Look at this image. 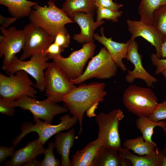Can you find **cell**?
Masks as SVG:
<instances>
[{
	"label": "cell",
	"mask_w": 166,
	"mask_h": 166,
	"mask_svg": "<svg viewBox=\"0 0 166 166\" xmlns=\"http://www.w3.org/2000/svg\"><path fill=\"white\" fill-rule=\"evenodd\" d=\"M161 166H166V155L163 160Z\"/></svg>",
	"instance_id": "42"
},
{
	"label": "cell",
	"mask_w": 166,
	"mask_h": 166,
	"mask_svg": "<svg viewBox=\"0 0 166 166\" xmlns=\"http://www.w3.org/2000/svg\"><path fill=\"white\" fill-rule=\"evenodd\" d=\"M161 73L164 77L165 78L166 80V69L162 71L161 72Z\"/></svg>",
	"instance_id": "43"
},
{
	"label": "cell",
	"mask_w": 166,
	"mask_h": 166,
	"mask_svg": "<svg viewBox=\"0 0 166 166\" xmlns=\"http://www.w3.org/2000/svg\"><path fill=\"white\" fill-rule=\"evenodd\" d=\"M14 107L11 105V103L6 100L0 99V112L9 117L14 115Z\"/></svg>",
	"instance_id": "36"
},
{
	"label": "cell",
	"mask_w": 166,
	"mask_h": 166,
	"mask_svg": "<svg viewBox=\"0 0 166 166\" xmlns=\"http://www.w3.org/2000/svg\"><path fill=\"white\" fill-rule=\"evenodd\" d=\"M117 0H115V1H117Z\"/></svg>",
	"instance_id": "47"
},
{
	"label": "cell",
	"mask_w": 166,
	"mask_h": 166,
	"mask_svg": "<svg viewBox=\"0 0 166 166\" xmlns=\"http://www.w3.org/2000/svg\"><path fill=\"white\" fill-rule=\"evenodd\" d=\"M104 31L103 27H101L100 32L101 36L96 33H94V39L104 46L118 67L123 71H127V67L122 60L123 59L126 58L130 40L126 43L116 42L112 40L111 38L106 37L104 34Z\"/></svg>",
	"instance_id": "17"
},
{
	"label": "cell",
	"mask_w": 166,
	"mask_h": 166,
	"mask_svg": "<svg viewBox=\"0 0 166 166\" xmlns=\"http://www.w3.org/2000/svg\"><path fill=\"white\" fill-rule=\"evenodd\" d=\"M118 151L119 156L129 160L133 166H161L166 155L163 149L160 150L156 148L153 153L143 156L134 155L129 150L121 147Z\"/></svg>",
	"instance_id": "19"
},
{
	"label": "cell",
	"mask_w": 166,
	"mask_h": 166,
	"mask_svg": "<svg viewBox=\"0 0 166 166\" xmlns=\"http://www.w3.org/2000/svg\"><path fill=\"white\" fill-rule=\"evenodd\" d=\"M124 148L132 150L138 156H143L153 153L157 145L155 142L152 143L144 140L142 136H140L133 139L125 140L123 144Z\"/></svg>",
	"instance_id": "24"
},
{
	"label": "cell",
	"mask_w": 166,
	"mask_h": 166,
	"mask_svg": "<svg viewBox=\"0 0 166 166\" xmlns=\"http://www.w3.org/2000/svg\"><path fill=\"white\" fill-rule=\"evenodd\" d=\"M25 42L19 59L24 61L31 56L43 53L54 41L55 38L43 29L30 23L23 29Z\"/></svg>",
	"instance_id": "12"
},
{
	"label": "cell",
	"mask_w": 166,
	"mask_h": 166,
	"mask_svg": "<svg viewBox=\"0 0 166 166\" xmlns=\"http://www.w3.org/2000/svg\"><path fill=\"white\" fill-rule=\"evenodd\" d=\"M54 143L53 142L48 143V147L44 153L45 156L41 161V166H59L61 165V161L56 158L53 154Z\"/></svg>",
	"instance_id": "30"
},
{
	"label": "cell",
	"mask_w": 166,
	"mask_h": 166,
	"mask_svg": "<svg viewBox=\"0 0 166 166\" xmlns=\"http://www.w3.org/2000/svg\"><path fill=\"white\" fill-rule=\"evenodd\" d=\"M44 86L48 99L57 103L77 87L65 73L53 62L45 73Z\"/></svg>",
	"instance_id": "6"
},
{
	"label": "cell",
	"mask_w": 166,
	"mask_h": 166,
	"mask_svg": "<svg viewBox=\"0 0 166 166\" xmlns=\"http://www.w3.org/2000/svg\"><path fill=\"white\" fill-rule=\"evenodd\" d=\"M17 18H6L0 15V24L1 27L6 29L11 24L15 22Z\"/></svg>",
	"instance_id": "38"
},
{
	"label": "cell",
	"mask_w": 166,
	"mask_h": 166,
	"mask_svg": "<svg viewBox=\"0 0 166 166\" xmlns=\"http://www.w3.org/2000/svg\"><path fill=\"white\" fill-rule=\"evenodd\" d=\"M0 29L4 36L0 42V57H4L1 68L6 70L16 54L23 49L25 35L23 30H17L14 26L8 29L0 27Z\"/></svg>",
	"instance_id": "13"
},
{
	"label": "cell",
	"mask_w": 166,
	"mask_h": 166,
	"mask_svg": "<svg viewBox=\"0 0 166 166\" xmlns=\"http://www.w3.org/2000/svg\"><path fill=\"white\" fill-rule=\"evenodd\" d=\"M16 145L9 147L7 146H0V163H2L8 156H12L14 153Z\"/></svg>",
	"instance_id": "37"
},
{
	"label": "cell",
	"mask_w": 166,
	"mask_h": 166,
	"mask_svg": "<svg viewBox=\"0 0 166 166\" xmlns=\"http://www.w3.org/2000/svg\"><path fill=\"white\" fill-rule=\"evenodd\" d=\"M127 23L129 31L131 34L130 39L134 40L138 37H141L155 47L156 56L159 58L161 57V48L164 41L161 34L152 25H149L141 20L128 19Z\"/></svg>",
	"instance_id": "14"
},
{
	"label": "cell",
	"mask_w": 166,
	"mask_h": 166,
	"mask_svg": "<svg viewBox=\"0 0 166 166\" xmlns=\"http://www.w3.org/2000/svg\"><path fill=\"white\" fill-rule=\"evenodd\" d=\"M95 49L93 42L85 43L81 48L72 52L67 57L61 56L52 59L70 79L75 80L83 73L85 66L88 60L93 57Z\"/></svg>",
	"instance_id": "10"
},
{
	"label": "cell",
	"mask_w": 166,
	"mask_h": 166,
	"mask_svg": "<svg viewBox=\"0 0 166 166\" xmlns=\"http://www.w3.org/2000/svg\"><path fill=\"white\" fill-rule=\"evenodd\" d=\"M122 99L127 109L139 117H148L158 104L156 96L151 89L134 85L125 89Z\"/></svg>",
	"instance_id": "3"
},
{
	"label": "cell",
	"mask_w": 166,
	"mask_h": 166,
	"mask_svg": "<svg viewBox=\"0 0 166 166\" xmlns=\"http://www.w3.org/2000/svg\"><path fill=\"white\" fill-rule=\"evenodd\" d=\"M164 146L165 147V148H163V150L164 151V152L166 153V143L164 145Z\"/></svg>",
	"instance_id": "44"
},
{
	"label": "cell",
	"mask_w": 166,
	"mask_h": 166,
	"mask_svg": "<svg viewBox=\"0 0 166 166\" xmlns=\"http://www.w3.org/2000/svg\"><path fill=\"white\" fill-rule=\"evenodd\" d=\"M152 25L162 35L166 41V4L162 5L154 12Z\"/></svg>",
	"instance_id": "28"
},
{
	"label": "cell",
	"mask_w": 166,
	"mask_h": 166,
	"mask_svg": "<svg viewBox=\"0 0 166 166\" xmlns=\"http://www.w3.org/2000/svg\"><path fill=\"white\" fill-rule=\"evenodd\" d=\"M96 13V21H100L105 19L113 22H117L118 18L122 15V11L99 7L97 8Z\"/></svg>",
	"instance_id": "29"
},
{
	"label": "cell",
	"mask_w": 166,
	"mask_h": 166,
	"mask_svg": "<svg viewBox=\"0 0 166 166\" xmlns=\"http://www.w3.org/2000/svg\"><path fill=\"white\" fill-rule=\"evenodd\" d=\"M102 146V142L98 138L89 142L83 149L77 151L73 156L72 166H92Z\"/></svg>",
	"instance_id": "22"
},
{
	"label": "cell",
	"mask_w": 166,
	"mask_h": 166,
	"mask_svg": "<svg viewBox=\"0 0 166 166\" xmlns=\"http://www.w3.org/2000/svg\"><path fill=\"white\" fill-rule=\"evenodd\" d=\"M161 57L163 59L166 58V41L164 40L162 44L161 48Z\"/></svg>",
	"instance_id": "41"
},
{
	"label": "cell",
	"mask_w": 166,
	"mask_h": 166,
	"mask_svg": "<svg viewBox=\"0 0 166 166\" xmlns=\"http://www.w3.org/2000/svg\"><path fill=\"white\" fill-rule=\"evenodd\" d=\"M60 120V123L56 125H52L45 121H42L40 119L35 122V124L29 122L23 123L21 127V133L13 140L12 144L15 145L18 144L27 134L34 132L38 134L40 141L44 145L52 136L61 131L71 129L78 121L75 117L73 116L71 117L69 114L62 116Z\"/></svg>",
	"instance_id": "5"
},
{
	"label": "cell",
	"mask_w": 166,
	"mask_h": 166,
	"mask_svg": "<svg viewBox=\"0 0 166 166\" xmlns=\"http://www.w3.org/2000/svg\"><path fill=\"white\" fill-rule=\"evenodd\" d=\"M11 105L15 108L19 107L24 110L30 111L33 114L34 122L41 119L49 124H51L56 115L68 112L66 108L47 98L38 101L26 95H22L11 102Z\"/></svg>",
	"instance_id": "7"
},
{
	"label": "cell",
	"mask_w": 166,
	"mask_h": 166,
	"mask_svg": "<svg viewBox=\"0 0 166 166\" xmlns=\"http://www.w3.org/2000/svg\"><path fill=\"white\" fill-rule=\"evenodd\" d=\"M50 59L43 53L33 55L27 61H21L15 56L5 71L8 74H14L19 70L25 71L35 79V87L43 92L45 90L44 71L48 67L50 63L47 61Z\"/></svg>",
	"instance_id": "11"
},
{
	"label": "cell",
	"mask_w": 166,
	"mask_h": 166,
	"mask_svg": "<svg viewBox=\"0 0 166 166\" xmlns=\"http://www.w3.org/2000/svg\"><path fill=\"white\" fill-rule=\"evenodd\" d=\"M166 4V0H141L138 8L140 20L149 25H152L154 11L160 6Z\"/></svg>",
	"instance_id": "26"
},
{
	"label": "cell",
	"mask_w": 166,
	"mask_h": 166,
	"mask_svg": "<svg viewBox=\"0 0 166 166\" xmlns=\"http://www.w3.org/2000/svg\"><path fill=\"white\" fill-rule=\"evenodd\" d=\"M69 16L80 27V33L75 34L73 38L77 42L80 44L93 43L94 31L105 23L104 21L103 20L95 22L93 20V12L86 13L75 12Z\"/></svg>",
	"instance_id": "16"
},
{
	"label": "cell",
	"mask_w": 166,
	"mask_h": 166,
	"mask_svg": "<svg viewBox=\"0 0 166 166\" xmlns=\"http://www.w3.org/2000/svg\"><path fill=\"white\" fill-rule=\"evenodd\" d=\"M98 103L94 104L90 107L87 111V116L89 117L95 116L96 115L94 113L96 109L97 108V106Z\"/></svg>",
	"instance_id": "40"
},
{
	"label": "cell",
	"mask_w": 166,
	"mask_h": 166,
	"mask_svg": "<svg viewBox=\"0 0 166 166\" xmlns=\"http://www.w3.org/2000/svg\"><path fill=\"white\" fill-rule=\"evenodd\" d=\"M124 117L122 110L114 109L108 113H102L96 116V120L99 131L98 138L102 146L118 150L121 147V142L118 131L119 122Z\"/></svg>",
	"instance_id": "9"
},
{
	"label": "cell",
	"mask_w": 166,
	"mask_h": 166,
	"mask_svg": "<svg viewBox=\"0 0 166 166\" xmlns=\"http://www.w3.org/2000/svg\"><path fill=\"white\" fill-rule=\"evenodd\" d=\"M37 4L27 0H0V4L7 7L10 14L17 19L29 16Z\"/></svg>",
	"instance_id": "23"
},
{
	"label": "cell",
	"mask_w": 166,
	"mask_h": 166,
	"mask_svg": "<svg viewBox=\"0 0 166 166\" xmlns=\"http://www.w3.org/2000/svg\"><path fill=\"white\" fill-rule=\"evenodd\" d=\"M118 150L110 147L102 146L92 166H132L128 159L118 155Z\"/></svg>",
	"instance_id": "21"
},
{
	"label": "cell",
	"mask_w": 166,
	"mask_h": 166,
	"mask_svg": "<svg viewBox=\"0 0 166 166\" xmlns=\"http://www.w3.org/2000/svg\"><path fill=\"white\" fill-rule=\"evenodd\" d=\"M39 140L38 138L28 142L24 147L20 148L14 151L10 160L3 164L6 166H22L36 157L44 154L46 149Z\"/></svg>",
	"instance_id": "18"
},
{
	"label": "cell",
	"mask_w": 166,
	"mask_h": 166,
	"mask_svg": "<svg viewBox=\"0 0 166 166\" xmlns=\"http://www.w3.org/2000/svg\"><path fill=\"white\" fill-rule=\"evenodd\" d=\"M164 129V132L166 133V127H165Z\"/></svg>",
	"instance_id": "45"
},
{
	"label": "cell",
	"mask_w": 166,
	"mask_h": 166,
	"mask_svg": "<svg viewBox=\"0 0 166 166\" xmlns=\"http://www.w3.org/2000/svg\"><path fill=\"white\" fill-rule=\"evenodd\" d=\"M97 9L95 0H65L61 8L68 16L75 12H93Z\"/></svg>",
	"instance_id": "25"
},
{
	"label": "cell",
	"mask_w": 166,
	"mask_h": 166,
	"mask_svg": "<svg viewBox=\"0 0 166 166\" xmlns=\"http://www.w3.org/2000/svg\"><path fill=\"white\" fill-rule=\"evenodd\" d=\"M105 86L104 82H94L88 85L83 84L77 87L62 99V101L66 108L78 120L79 135L82 130L85 112L94 104L103 101L107 94L105 90Z\"/></svg>",
	"instance_id": "1"
},
{
	"label": "cell",
	"mask_w": 166,
	"mask_h": 166,
	"mask_svg": "<svg viewBox=\"0 0 166 166\" xmlns=\"http://www.w3.org/2000/svg\"><path fill=\"white\" fill-rule=\"evenodd\" d=\"M64 50L65 49L61 47L53 42L45 50L43 54L48 55L52 59L53 57L61 56V52Z\"/></svg>",
	"instance_id": "35"
},
{
	"label": "cell",
	"mask_w": 166,
	"mask_h": 166,
	"mask_svg": "<svg viewBox=\"0 0 166 166\" xmlns=\"http://www.w3.org/2000/svg\"><path fill=\"white\" fill-rule=\"evenodd\" d=\"M14 74H8L7 76L0 73V99L11 103L20 96L26 95L37 97L35 85L30 80L28 73L23 70H19Z\"/></svg>",
	"instance_id": "4"
},
{
	"label": "cell",
	"mask_w": 166,
	"mask_h": 166,
	"mask_svg": "<svg viewBox=\"0 0 166 166\" xmlns=\"http://www.w3.org/2000/svg\"><path fill=\"white\" fill-rule=\"evenodd\" d=\"M130 41L126 59L133 65L134 67L132 71L128 70L125 81L128 83H132L135 79H140L145 82L148 87H151L157 82V79L144 68L142 62V55L138 51V45L135 40Z\"/></svg>",
	"instance_id": "15"
},
{
	"label": "cell",
	"mask_w": 166,
	"mask_h": 166,
	"mask_svg": "<svg viewBox=\"0 0 166 166\" xmlns=\"http://www.w3.org/2000/svg\"><path fill=\"white\" fill-rule=\"evenodd\" d=\"M42 162L35 159L32 160L23 164V166H41Z\"/></svg>",
	"instance_id": "39"
},
{
	"label": "cell",
	"mask_w": 166,
	"mask_h": 166,
	"mask_svg": "<svg viewBox=\"0 0 166 166\" xmlns=\"http://www.w3.org/2000/svg\"><path fill=\"white\" fill-rule=\"evenodd\" d=\"M70 37L68 33L61 32L55 36L54 42L63 48H68L70 42Z\"/></svg>",
	"instance_id": "33"
},
{
	"label": "cell",
	"mask_w": 166,
	"mask_h": 166,
	"mask_svg": "<svg viewBox=\"0 0 166 166\" xmlns=\"http://www.w3.org/2000/svg\"><path fill=\"white\" fill-rule=\"evenodd\" d=\"M47 3V6L37 4L33 7L29 16L30 23L43 29L54 38L59 32L68 33L65 25L75 22L53 0H49Z\"/></svg>",
	"instance_id": "2"
},
{
	"label": "cell",
	"mask_w": 166,
	"mask_h": 166,
	"mask_svg": "<svg viewBox=\"0 0 166 166\" xmlns=\"http://www.w3.org/2000/svg\"><path fill=\"white\" fill-rule=\"evenodd\" d=\"M117 67L105 47H104L97 55L92 57L82 75L76 79L71 80L75 85L93 78H110L116 75Z\"/></svg>",
	"instance_id": "8"
},
{
	"label": "cell",
	"mask_w": 166,
	"mask_h": 166,
	"mask_svg": "<svg viewBox=\"0 0 166 166\" xmlns=\"http://www.w3.org/2000/svg\"><path fill=\"white\" fill-rule=\"evenodd\" d=\"M95 5L97 7L103 8L113 10H118L123 6L122 4L114 2L113 0H95Z\"/></svg>",
	"instance_id": "32"
},
{
	"label": "cell",
	"mask_w": 166,
	"mask_h": 166,
	"mask_svg": "<svg viewBox=\"0 0 166 166\" xmlns=\"http://www.w3.org/2000/svg\"><path fill=\"white\" fill-rule=\"evenodd\" d=\"M137 128L140 131L144 140L154 143L152 139L153 129L156 126H160L164 129L166 127V122L160 121L157 122L152 121L148 117H140L136 121Z\"/></svg>",
	"instance_id": "27"
},
{
	"label": "cell",
	"mask_w": 166,
	"mask_h": 166,
	"mask_svg": "<svg viewBox=\"0 0 166 166\" xmlns=\"http://www.w3.org/2000/svg\"><path fill=\"white\" fill-rule=\"evenodd\" d=\"M148 117L155 122L166 120V100L158 103Z\"/></svg>",
	"instance_id": "31"
},
{
	"label": "cell",
	"mask_w": 166,
	"mask_h": 166,
	"mask_svg": "<svg viewBox=\"0 0 166 166\" xmlns=\"http://www.w3.org/2000/svg\"><path fill=\"white\" fill-rule=\"evenodd\" d=\"M53 0V1H54V0Z\"/></svg>",
	"instance_id": "46"
},
{
	"label": "cell",
	"mask_w": 166,
	"mask_h": 166,
	"mask_svg": "<svg viewBox=\"0 0 166 166\" xmlns=\"http://www.w3.org/2000/svg\"><path fill=\"white\" fill-rule=\"evenodd\" d=\"M75 140V130L72 128L66 133L60 132L54 138V148L56 152L61 157V166H72L69 158L70 150Z\"/></svg>",
	"instance_id": "20"
},
{
	"label": "cell",
	"mask_w": 166,
	"mask_h": 166,
	"mask_svg": "<svg viewBox=\"0 0 166 166\" xmlns=\"http://www.w3.org/2000/svg\"><path fill=\"white\" fill-rule=\"evenodd\" d=\"M150 57L153 65L156 68L155 72L156 74H158L161 73L163 70L166 69V59L159 58L154 53H152Z\"/></svg>",
	"instance_id": "34"
}]
</instances>
